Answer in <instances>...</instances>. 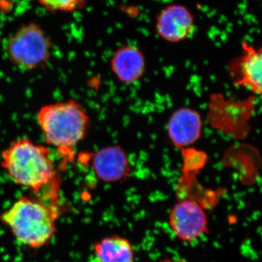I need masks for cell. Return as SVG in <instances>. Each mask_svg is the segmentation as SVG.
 <instances>
[{"label":"cell","mask_w":262,"mask_h":262,"mask_svg":"<svg viewBox=\"0 0 262 262\" xmlns=\"http://www.w3.org/2000/svg\"><path fill=\"white\" fill-rule=\"evenodd\" d=\"M146 59L143 52L132 45L119 48L110 61L114 75L122 83L131 84L143 77L146 72Z\"/></svg>","instance_id":"10"},{"label":"cell","mask_w":262,"mask_h":262,"mask_svg":"<svg viewBox=\"0 0 262 262\" xmlns=\"http://www.w3.org/2000/svg\"><path fill=\"white\" fill-rule=\"evenodd\" d=\"M168 224L174 235L184 243H192L209 234L207 209L190 198H179L168 213Z\"/></svg>","instance_id":"5"},{"label":"cell","mask_w":262,"mask_h":262,"mask_svg":"<svg viewBox=\"0 0 262 262\" xmlns=\"http://www.w3.org/2000/svg\"><path fill=\"white\" fill-rule=\"evenodd\" d=\"M39 4L52 12H74L82 9L87 0H37Z\"/></svg>","instance_id":"12"},{"label":"cell","mask_w":262,"mask_h":262,"mask_svg":"<svg viewBox=\"0 0 262 262\" xmlns=\"http://www.w3.org/2000/svg\"><path fill=\"white\" fill-rule=\"evenodd\" d=\"M0 165L13 182L30 189L34 198L61 205V179L46 146L27 138L16 139L2 151Z\"/></svg>","instance_id":"1"},{"label":"cell","mask_w":262,"mask_h":262,"mask_svg":"<svg viewBox=\"0 0 262 262\" xmlns=\"http://www.w3.org/2000/svg\"><path fill=\"white\" fill-rule=\"evenodd\" d=\"M7 56L11 63L24 70L42 68L51 58L53 43L37 24L21 26L8 39Z\"/></svg>","instance_id":"4"},{"label":"cell","mask_w":262,"mask_h":262,"mask_svg":"<svg viewBox=\"0 0 262 262\" xmlns=\"http://www.w3.org/2000/svg\"><path fill=\"white\" fill-rule=\"evenodd\" d=\"M203 129L201 115L196 110L182 107L176 110L167 125L169 139L174 146L186 148L201 137Z\"/></svg>","instance_id":"9"},{"label":"cell","mask_w":262,"mask_h":262,"mask_svg":"<svg viewBox=\"0 0 262 262\" xmlns=\"http://www.w3.org/2000/svg\"><path fill=\"white\" fill-rule=\"evenodd\" d=\"M195 27V17L192 10L178 3L164 7L155 18L157 35L165 42L173 44L192 37Z\"/></svg>","instance_id":"6"},{"label":"cell","mask_w":262,"mask_h":262,"mask_svg":"<svg viewBox=\"0 0 262 262\" xmlns=\"http://www.w3.org/2000/svg\"><path fill=\"white\" fill-rule=\"evenodd\" d=\"M94 255L96 262H135V249L130 239L118 234L96 241Z\"/></svg>","instance_id":"11"},{"label":"cell","mask_w":262,"mask_h":262,"mask_svg":"<svg viewBox=\"0 0 262 262\" xmlns=\"http://www.w3.org/2000/svg\"><path fill=\"white\" fill-rule=\"evenodd\" d=\"M159 262H188L183 259H174V258H166L160 260Z\"/></svg>","instance_id":"13"},{"label":"cell","mask_w":262,"mask_h":262,"mask_svg":"<svg viewBox=\"0 0 262 262\" xmlns=\"http://www.w3.org/2000/svg\"><path fill=\"white\" fill-rule=\"evenodd\" d=\"M37 122L46 143L61 158L63 168L73 163L75 148L91 127V120L82 104L70 99L46 105L37 114Z\"/></svg>","instance_id":"2"},{"label":"cell","mask_w":262,"mask_h":262,"mask_svg":"<svg viewBox=\"0 0 262 262\" xmlns=\"http://www.w3.org/2000/svg\"><path fill=\"white\" fill-rule=\"evenodd\" d=\"M242 51L229 63L228 74L232 83L260 95L262 89V53L247 42L242 43Z\"/></svg>","instance_id":"7"},{"label":"cell","mask_w":262,"mask_h":262,"mask_svg":"<svg viewBox=\"0 0 262 262\" xmlns=\"http://www.w3.org/2000/svg\"><path fill=\"white\" fill-rule=\"evenodd\" d=\"M91 165L96 177L104 183L121 182L130 172L128 157L120 146H107L98 150L92 155Z\"/></svg>","instance_id":"8"},{"label":"cell","mask_w":262,"mask_h":262,"mask_svg":"<svg viewBox=\"0 0 262 262\" xmlns=\"http://www.w3.org/2000/svg\"><path fill=\"white\" fill-rule=\"evenodd\" d=\"M63 210L62 205L22 196L1 213L0 221L19 244L37 249L49 244L54 237L56 222Z\"/></svg>","instance_id":"3"}]
</instances>
